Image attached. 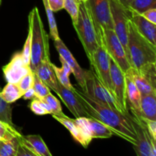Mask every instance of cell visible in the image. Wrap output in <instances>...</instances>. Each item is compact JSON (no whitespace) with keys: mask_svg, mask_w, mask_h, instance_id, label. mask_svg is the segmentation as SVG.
<instances>
[{"mask_svg":"<svg viewBox=\"0 0 156 156\" xmlns=\"http://www.w3.org/2000/svg\"><path fill=\"white\" fill-rule=\"evenodd\" d=\"M129 9L141 14L150 9H156V0H133Z\"/></svg>","mask_w":156,"mask_h":156,"instance_id":"29","label":"cell"},{"mask_svg":"<svg viewBox=\"0 0 156 156\" xmlns=\"http://www.w3.org/2000/svg\"><path fill=\"white\" fill-rule=\"evenodd\" d=\"M124 75L125 76L129 78L134 82L136 86L140 91L141 95H144V94H149L151 92H156L155 88H154L149 84V82L146 80V78L140 73V71L137 69L130 67L124 73Z\"/></svg>","mask_w":156,"mask_h":156,"instance_id":"20","label":"cell"},{"mask_svg":"<svg viewBox=\"0 0 156 156\" xmlns=\"http://www.w3.org/2000/svg\"><path fill=\"white\" fill-rule=\"evenodd\" d=\"M73 26L91 64L93 54L100 45L87 2H80L77 23Z\"/></svg>","mask_w":156,"mask_h":156,"instance_id":"4","label":"cell"},{"mask_svg":"<svg viewBox=\"0 0 156 156\" xmlns=\"http://www.w3.org/2000/svg\"><path fill=\"white\" fill-rule=\"evenodd\" d=\"M109 1L113 29L121 42L129 60L127 44L129 22L131 18L130 9L123 5L119 0H109Z\"/></svg>","mask_w":156,"mask_h":156,"instance_id":"6","label":"cell"},{"mask_svg":"<svg viewBox=\"0 0 156 156\" xmlns=\"http://www.w3.org/2000/svg\"><path fill=\"white\" fill-rule=\"evenodd\" d=\"M35 74L53 91L57 87L58 80L52 66L50 59H44L37 69Z\"/></svg>","mask_w":156,"mask_h":156,"instance_id":"18","label":"cell"},{"mask_svg":"<svg viewBox=\"0 0 156 156\" xmlns=\"http://www.w3.org/2000/svg\"><path fill=\"white\" fill-rule=\"evenodd\" d=\"M86 121L92 139H108L114 135L108 126L95 119L86 117Z\"/></svg>","mask_w":156,"mask_h":156,"instance_id":"22","label":"cell"},{"mask_svg":"<svg viewBox=\"0 0 156 156\" xmlns=\"http://www.w3.org/2000/svg\"><path fill=\"white\" fill-rule=\"evenodd\" d=\"M42 99L50 106V109H51L52 116H57V117H64L65 116V114L62 112L60 101H59V100L55 96H53L51 93L48 94L44 98Z\"/></svg>","mask_w":156,"mask_h":156,"instance_id":"31","label":"cell"},{"mask_svg":"<svg viewBox=\"0 0 156 156\" xmlns=\"http://www.w3.org/2000/svg\"><path fill=\"white\" fill-rule=\"evenodd\" d=\"M12 108L11 104L5 101L0 97V120L15 126L12 122Z\"/></svg>","mask_w":156,"mask_h":156,"instance_id":"33","label":"cell"},{"mask_svg":"<svg viewBox=\"0 0 156 156\" xmlns=\"http://www.w3.org/2000/svg\"><path fill=\"white\" fill-rule=\"evenodd\" d=\"M79 2H87L88 0H79Z\"/></svg>","mask_w":156,"mask_h":156,"instance_id":"44","label":"cell"},{"mask_svg":"<svg viewBox=\"0 0 156 156\" xmlns=\"http://www.w3.org/2000/svg\"><path fill=\"white\" fill-rule=\"evenodd\" d=\"M20 136H21V134L16 130L15 126L0 120V141L9 140Z\"/></svg>","mask_w":156,"mask_h":156,"instance_id":"26","label":"cell"},{"mask_svg":"<svg viewBox=\"0 0 156 156\" xmlns=\"http://www.w3.org/2000/svg\"><path fill=\"white\" fill-rule=\"evenodd\" d=\"M79 6H80V2L79 0H64L63 9H65L71 16L73 25L77 23L79 13Z\"/></svg>","mask_w":156,"mask_h":156,"instance_id":"32","label":"cell"},{"mask_svg":"<svg viewBox=\"0 0 156 156\" xmlns=\"http://www.w3.org/2000/svg\"><path fill=\"white\" fill-rule=\"evenodd\" d=\"M119 1H120L123 5L126 6V8H129V4H130V2L133 1V0H119Z\"/></svg>","mask_w":156,"mask_h":156,"instance_id":"43","label":"cell"},{"mask_svg":"<svg viewBox=\"0 0 156 156\" xmlns=\"http://www.w3.org/2000/svg\"><path fill=\"white\" fill-rule=\"evenodd\" d=\"M73 91L79 98L88 117L106 125L113 131L114 135L118 136L133 145L136 143V133L130 114H123L94 100L79 88L74 87Z\"/></svg>","mask_w":156,"mask_h":156,"instance_id":"1","label":"cell"},{"mask_svg":"<svg viewBox=\"0 0 156 156\" xmlns=\"http://www.w3.org/2000/svg\"><path fill=\"white\" fill-rule=\"evenodd\" d=\"M17 85L18 88L21 90L22 92H25L29 88L33 87L34 84V73L32 71L29 72L26 75L21 78L18 82H17Z\"/></svg>","mask_w":156,"mask_h":156,"instance_id":"36","label":"cell"},{"mask_svg":"<svg viewBox=\"0 0 156 156\" xmlns=\"http://www.w3.org/2000/svg\"><path fill=\"white\" fill-rule=\"evenodd\" d=\"M128 52L131 67L140 69L147 63H156V46L137 30L131 21L128 30Z\"/></svg>","mask_w":156,"mask_h":156,"instance_id":"3","label":"cell"},{"mask_svg":"<svg viewBox=\"0 0 156 156\" xmlns=\"http://www.w3.org/2000/svg\"><path fill=\"white\" fill-rule=\"evenodd\" d=\"M126 83V98L127 108H129L133 117L136 118L141 117V94L134 82L129 78L125 76Z\"/></svg>","mask_w":156,"mask_h":156,"instance_id":"17","label":"cell"},{"mask_svg":"<svg viewBox=\"0 0 156 156\" xmlns=\"http://www.w3.org/2000/svg\"><path fill=\"white\" fill-rule=\"evenodd\" d=\"M0 142H1V141H0Z\"/></svg>","mask_w":156,"mask_h":156,"instance_id":"46","label":"cell"},{"mask_svg":"<svg viewBox=\"0 0 156 156\" xmlns=\"http://www.w3.org/2000/svg\"><path fill=\"white\" fill-rule=\"evenodd\" d=\"M85 75V89L82 90L88 95L94 98V100L106 105L111 108H114L116 111L122 113L123 114H128L120 107L117 101L116 100L112 93L105 88V85L98 79L92 69L89 70L84 69Z\"/></svg>","mask_w":156,"mask_h":156,"instance_id":"5","label":"cell"},{"mask_svg":"<svg viewBox=\"0 0 156 156\" xmlns=\"http://www.w3.org/2000/svg\"><path fill=\"white\" fill-rule=\"evenodd\" d=\"M24 94V92L18 88L16 83L8 82L7 85L0 91V97L7 103L12 104L21 98Z\"/></svg>","mask_w":156,"mask_h":156,"instance_id":"23","label":"cell"},{"mask_svg":"<svg viewBox=\"0 0 156 156\" xmlns=\"http://www.w3.org/2000/svg\"><path fill=\"white\" fill-rule=\"evenodd\" d=\"M50 7L53 12H58L63 9L64 0H47Z\"/></svg>","mask_w":156,"mask_h":156,"instance_id":"40","label":"cell"},{"mask_svg":"<svg viewBox=\"0 0 156 156\" xmlns=\"http://www.w3.org/2000/svg\"><path fill=\"white\" fill-rule=\"evenodd\" d=\"M91 69H92L98 79L105 85V88L112 93L110 73V56L104 46H99L94 51L91 63Z\"/></svg>","mask_w":156,"mask_h":156,"instance_id":"11","label":"cell"},{"mask_svg":"<svg viewBox=\"0 0 156 156\" xmlns=\"http://www.w3.org/2000/svg\"><path fill=\"white\" fill-rule=\"evenodd\" d=\"M28 24L32 30L30 68L35 73L44 59H50L48 34L44 29L37 7L34 8L29 13Z\"/></svg>","mask_w":156,"mask_h":156,"instance_id":"2","label":"cell"},{"mask_svg":"<svg viewBox=\"0 0 156 156\" xmlns=\"http://www.w3.org/2000/svg\"><path fill=\"white\" fill-rule=\"evenodd\" d=\"M146 19L156 24V9H150L140 14Z\"/></svg>","mask_w":156,"mask_h":156,"instance_id":"39","label":"cell"},{"mask_svg":"<svg viewBox=\"0 0 156 156\" xmlns=\"http://www.w3.org/2000/svg\"><path fill=\"white\" fill-rule=\"evenodd\" d=\"M88 9L97 32L99 45H104V31L113 29L109 0H88Z\"/></svg>","mask_w":156,"mask_h":156,"instance_id":"7","label":"cell"},{"mask_svg":"<svg viewBox=\"0 0 156 156\" xmlns=\"http://www.w3.org/2000/svg\"><path fill=\"white\" fill-rule=\"evenodd\" d=\"M21 136L14 137L9 140L0 142V156H16L18 139Z\"/></svg>","mask_w":156,"mask_h":156,"instance_id":"24","label":"cell"},{"mask_svg":"<svg viewBox=\"0 0 156 156\" xmlns=\"http://www.w3.org/2000/svg\"><path fill=\"white\" fill-rule=\"evenodd\" d=\"M1 4H2V0H0V5H1Z\"/></svg>","mask_w":156,"mask_h":156,"instance_id":"45","label":"cell"},{"mask_svg":"<svg viewBox=\"0 0 156 156\" xmlns=\"http://www.w3.org/2000/svg\"><path fill=\"white\" fill-rule=\"evenodd\" d=\"M54 45L56 50L59 53V56H62L64 60L71 67L72 70H73V74L74 75L75 78H76V80L79 86L80 87L82 90L85 89V75H84L83 69L81 68V66L79 65L77 61L76 60L73 55L69 50V49L67 48V47L62 42L60 38L54 41Z\"/></svg>","mask_w":156,"mask_h":156,"instance_id":"15","label":"cell"},{"mask_svg":"<svg viewBox=\"0 0 156 156\" xmlns=\"http://www.w3.org/2000/svg\"><path fill=\"white\" fill-rule=\"evenodd\" d=\"M22 97L24 100H32V99H34V98H36L35 97V93L33 88H29L28 90H27V91L24 93Z\"/></svg>","mask_w":156,"mask_h":156,"instance_id":"42","label":"cell"},{"mask_svg":"<svg viewBox=\"0 0 156 156\" xmlns=\"http://www.w3.org/2000/svg\"><path fill=\"white\" fill-rule=\"evenodd\" d=\"M141 117L156 120V92H151L142 95Z\"/></svg>","mask_w":156,"mask_h":156,"instance_id":"21","label":"cell"},{"mask_svg":"<svg viewBox=\"0 0 156 156\" xmlns=\"http://www.w3.org/2000/svg\"><path fill=\"white\" fill-rule=\"evenodd\" d=\"M138 119H140L146 124L149 134L152 137V139L156 141V120H149V119L143 118V117H140Z\"/></svg>","mask_w":156,"mask_h":156,"instance_id":"38","label":"cell"},{"mask_svg":"<svg viewBox=\"0 0 156 156\" xmlns=\"http://www.w3.org/2000/svg\"><path fill=\"white\" fill-rule=\"evenodd\" d=\"M104 47L110 57L117 64L120 69L126 73L131 67L124 48L114 29L104 31Z\"/></svg>","mask_w":156,"mask_h":156,"instance_id":"8","label":"cell"},{"mask_svg":"<svg viewBox=\"0 0 156 156\" xmlns=\"http://www.w3.org/2000/svg\"><path fill=\"white\" fill-rule=\"evenodd\" d=\"M31 37H32V30L31 27L28 25V34H27V39L24 43V48H23L21 55H22L23 60L24 63L27 66H30V51H31Z\"/></svg>","mask_w":156,"mask_h":156,"instance_id":"35","label":"cell"},{"mask_svg":"<svg viewBox=\"0 0 156 156\" xmlns=\"http://www.w3.org/2000/svg\"><path fill=\"white\" fill-rule=\"evenodd\" d=\"M130 20L137 30L149 42L156 46V24L148 21L135 11L130 9Z\"/></svg>","mask_w":156,"mask_h":156,"instance_id":"16","label":"cell"},{"mask_svg":"<svg viewBox=\"0 0 156 156\" xmlns=\"http://www.w3.org/2000/svg\"><path fill=\"white\" fill-rule=\"evenodd\" d=\"M110 73H111L112 93L116 100L123 111L128 112L126 98V83L124 73L120 69L117 64L110 57Z\"/></svg>","mask_w":156,"mask_h":156,"instance_id":"12","label":"cell"},{"mask_svg":"<svg viewBox=\"0 0 156 156\" xmlns=\"http://www.w3.org/2000/svg\"><path fill=\"white\" fill-rule=\"evenodd\" d=\"M52 66H53V70L56 74V79H57L58 82L62 85V86L66 87L68 89L73 91L74 89V86L71 84V82L69 80V75L62 69V68H59V67L56 66L53 63H52Z\"/></svg>","mask_w":156,"mask_h":156,"instance_id":"34","label":"cell"},{"mask_svg":"<svg viewBox=\"0 0 156 156\" xmlns=\"http://www.w3.org/2000/svg\"><path fill=\"white\" fill-rule=\"evenodd\" d=\"M43 3H44V6L45 8L46 14H47V18H48L49 26H50V37L53 41L59 39V32H58L57 25H56V19H55L54 15H53V12L51 10L49 5L48 1L47 0H42Z\"/></svg>","mask_w":156,"mask_h":156,"instance_id":"25","label":"cell"},{"mask_svg":"<svg viewBox=\"0 0 156 156\" xmlns=\"http://www.w3.org/2000/svg\"><path fill=\"white\" fill-rule=\"evenodd\" d=\"M21 140L36 156H52L48 147L40 135L22 136Z\"/></svg>","mask_w":156,"mask_h":156,"instance_id":"19","label":"cell"},{"mask_svg":"<svg viewBox=\"0 0 156 156\" xmlns=\"http://www.w3.org/2000/svg\"><path fill=\"white\" fill-rule=\"evenodd\" d=\"M33 89L35 93V97L37 98L42 99L50 93V88L46 85L43 81L34 73V84Z\"/></svg>","mask_w":156,"mask_h":156,"instance_id":"28","label":"cell"},{"mask_svg":"<svg viewBox=\"0 0 156 156\" xmlns=\"http://www.w3.org/2000/svg\"><path fill=\"white\" fill-rule=\"evenodd\" d=\"M30 108L32 112L37 115H46V114H51V109L50 106L46 103L43 99H39L34 98L32 99V101L30 105Z\"/></svg>","mask_w":156,"mask_h":156,"instance_id":"30","label":"cell"},{"mask_svg":"<svg viewBox=\"0 0 156 156\" xmlns=\"http://www.w3.org/2000/svg\"><path fill=\"white\" fill-rule=\"evenodd\" d=\"M132 123L136 133V143L133 145V149L137 155L155 156L156 141L149 134L146 124L140 119L133 117Z\"/></svg>","mask_w":156,"mask_h":156,"instance_id":"10","label":"cell"},{"mask_svg":"<svg viewBox=\"0 0 156 156\" xmlns=\"http://www.w3.org/2000/svg\"><path fill=\"white\" fill-rule=\"evenodd\" d=\"M151 85L156 89V63H147L137 69Z\"/></svg>","mask_w":156,"mask_h":156,"instance_id":"27","label":"cell"},{"mask_svg":"<svg viewBox=\"0 0 156 156\" xmlns=\"http://www.w3.org/2000/svg\"><path fill=\"white\" fill-rule=\"evenodd\" d=\"M59 60H60L61 63H62V69L67 73V74L69 76L71 75V73H73V70H72L71 67L69 66V64L66 62L65 60L63 59V58L61 56H59Z\"/></svg>","mask_w":156,"mask_h":156,"instance_id":"41","label":"cell"},{"mask_svg":"<svg viewBox=\"0 0 156 156\" xmlns=\"http://www.w3.org/2000/svg\"><path fill=\"white\" fill-rule=\"evenodd\" d=\"M53 117L63 125L69 131L73 138L84 148H87L89 146L93 139L87 124L86 117H78L76 119L69 118L66 115L64 117L53 116Z\"/></svg>","mask_w":156,"mask_h":156,"instance_id":"9","label":"cell"},{"mask_svg":"<svg viewBox=\"0 0 156 156\" xmlns=\"http://www.w3.org/2000/svg\"><path fill=\"white\" fill-rule=\"evenodd\" d=\"M21 136L18 139V149H17L16 156H36V155L32 151H30L27 147V146L23 143L21 140Z\"/></svg>","mask_w":156,"mask_h":156,"instance_id":"37","label":"cell"},{"mask_svg":"<svg viewBox=\"0 0 156 156\" xmlns=\"http://www.w3.org/2000/svg\"><path fill=\"white\" fill-rule=\"evenodd\" d=\"M2 71L7 82L17 83L22 76L31 69L29 66L24 63L21 53H17L12 56L10 62L2 67Z\"/></svg>","mask_w":156,"mask_h":156,"instance_id":"14","label":"cell"},{"mask_svg":"<svg viewBox=\"0 0 156 156\" xmlns=\"http://www.w3.org/2000/svg\"><path fill=\"white\" fill-rule=\"evenodd\" d=\"M54 92L58 94L61 100L62 101L66 108L69 110L70 112L73 114L76 118L82 117H88L85 108L81 103L79 98L72 90L68 89L66 87L62 86L59 82L57 87Z\"/></svg>","mask_w":156,"mask_h":156,"instance_id":"13","label":"cell"}]
</instances>
